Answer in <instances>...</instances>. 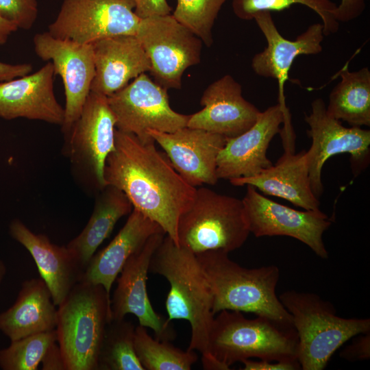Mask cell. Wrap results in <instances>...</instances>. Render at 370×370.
I'll return each mask as SVG.
<instances>
[{
    "label": "cell",
    "instance_id": "cell-20",
    "mask_svg": "<svg viewBox=\"0 0 370 370\" xmlns=\"http://www.w3.org/2000/svg\"><path fill=\"white\" fill-rule=\"evenodd\" d=\"M54 69L48 61L36 72L0 83V118H25L62 125L64 108L54 93Z\"/></svg>",
    "mask_w": 370,
    "mask_h": 370
},
{
    "label": "cell",
    "instance_id": "cell-33",
    "mask_svg": "<svg viewBox=\"0 0 370 370\" xmlns=\"http://www.w3.org/2000/svg\"><path fill=\"white\" fill-rule=\"evenodd\" d=\"M37 0H0V16L18 29L28 30L38 17Z\"/></svg>",
    "mask_w": 370,
    "mask_h": 370
},
{
    "label": "cell",
    "instance_id": "cell-6",
    "mask_svg": "<svg viewBox=\"0 0 370 370\" xmlns=\"http://www.w3.org/2000/svg\"><path fill=\"white\" fill-rule=\"evenodd\" d=\"M278 297L292 317L302 370L323 369L346 341L370 330V319L338 317L330 302L314 293L287 291Z\"/></svg>",
    "mask_w": 370,
    "mask_h": 370
},
{
    "label": "cell",
    "instance_id": "cell-7",
    "mask_svg": "<svg viewBox=\"0 0 370 370\" xmlns=\"http://www.w3.org/2000/svg\"><path fill=\"white\" fill-rule=\"evenodd\" d=\"M250 234L242 199L206 188H196L193 202L180 217L177 245L195 254L210 250L230 253Z\"/></svg>",
    "mask_w": 370,
    "mask_h": 370
},
{
    "label": "cell",
    "instance_id": "cell-12",
    "mask_svg": "<svg viewBox=\"0 0 370 370\" xmlns=\"http://www.w3.org/2000/svg\"><path fill=\"white\" fill-rule=\"evenodd\" d=\"M134 0H63L49 25L53 36L80 44L123 34L135 35L140 18Z\"/></svg>",
    "mask_w": 370,
    "mask_h": 370
},
{
    "label": "cell",
    "instance_id": "cell-1",
    "mask_svg": "<svg viewBox=\"0 0 370 370\" xmlns=\"http://www.w3.org/2000/svg\"><path fill=\"white\" fill-rule=\"evenodd\" d=\"M104 179L177 245L179 218L193 202L197 188L180 176L153 138L143 143L116 129L115 148L106 159Z\"/></svg>",
    "mask_w": 370,
    "mask_h": 370
},
{
    "label": "cell",
    "instance_id": "cell-11",
    "mask_svg": "<svg viewBox=\"0 0 370 370\" xmlns=\"http://www.w3.org/2000/svg\"><path fill=\"white\" fill-rule=\"evenodd\" d=\"M304 120L309 125L307 134L312 139L310 149L306 151L310 186L314 196L319 199L323 193L322 169L332 156L349 153L355 175L368 166L370 130L343 126L341 121L327 114L325 103L321 98L312 101L310 112L305 114Z\"/></svg>",
    "mask_w": 370,
    "mask_h": 370
},
{
    "label": "cell",
    "instance_id": "cell-19",
    "mask_svg": "<svg viewBox=\"0 0 370 370\" xmlns=\"http://www.w3.org/2000/svg\"><path fill=\"white\" fill-rule=\"evenodd\" d=\"M242 86L229 75L211 83L204 91L203 109L190 115L186 126L233 138L250 129L261 112L247 101Z\"/></svg>",
    "mask_w": 370,
    "mask_h": 370
},
{
    "label": "cell",
    "instance_id": "cell-36",
    "mask_svg": "<svg viewBox=\"0 0 370 370\" xmlns=\"http://www.w3.org/2000/svg\"><path fill=\"white\" fill-rule=\"evenodd\" d=\"M243 370H297L301 367L297 360L269 361L260 360L259 361L245 359L241 361Z\"/></svg>",
    "mask_w": 370,
    "mask_h": 370
},
{
    "label": "cell",
    "instance_id": "cell-30",
    "mask_svg": "<svg viewBox=\"0 0 370 370\" xmlns=\"http://www.w3.org/2000/svg\"><path fill=\"white\" fill-rule=\"evenodd\" d=\"M294 4L305 5L319 16L325 36L338 30L339 23L334 16L337 4L331 0H232V5L238 18L249 21L258 12L282 11Z\"/></svg>",
    "mask_w": 370,
    "mask_h": 370
},
{
    "label": "cell",
    "instance_id": "cell-27",
    "mask_svg": "<svg viewBox=\"0 0 370 370\" xmlns=\"http://www.w3.org/2000/svg\"><path fill=\"white\" fill-rule=\"evenodd\" d=\"M341 81L329 95L326 112L351 126H370V71L363 67L350 72L341 70Z\"/></svg>",
    "mask_w": 370,
    "mask_h": 370
},
{
    "label": "cell",
    "instance_id": "cell-13",
    "mask_svg": "<svg viewBox=\"0 0 370 370\" xmlns=\"http://www.w3.org/2000/svg\"><path fill=\"white\" fill-rule=\"evenodd\" d=\"M242 201L249 232L256 237L290 236L304 243L320 258H328L323 234L331 221L320 210L293 209L269 199L251 185H247Z\"/></svg>",
    "mask_w": 370,
    "mask_h": 370
},
{
    "label": "cell",
    "instance_id": "cell-40",
    "mask_svg": "<svg viewBox=\"0 0 370 370\" xmlns=\"http://www.w3.org/2000/svg\"><path fill=\"white\" fill-rule=\"evenodd\" d=\"M18 29L13 23L0 16V47L5 44L12 34Z\"/></svg>",
    "mask_w": 370,
    "mask_h": 370
},
{
    "label": "cell",
    "instance_id": "cell-2",
    "mask_svg": "<svg viewBox=\"0 0 370 370\" xmlns=\"http://www.w3.org/2000/svg\"><path fill=\"white\" fill-rule=\"evenodd\" d=\"M149 271L163 276L170 284L165 306L167 322L188 321L191 336L188 350L201 354L203 368L218 370L208 352V338L214 318L213 297L196 255L177 245L168 235L155 251Z\"/></svg>",
    "mask_w": 370,
    "mask_h": 370
},
{
    "label": "cell",
    "instance_id": "cell-38",
    "mask_svg": "<svg viewBox=\"0 0 370 370\" xmlns=\"http://www.w3.org/2000/svg\"><path fill=\"white\" fill-rule=\"evenodd\" d=\"M32 65L29 63L8 64L0 62V83L31 73Z\"/></svg>",
    "mask_w": 370,
    "mask_h": 370
},
{
    "label": "cell",
    "instance_id": "cell-14",
    "mask_svg": "<svg viewBox=\"0 0 370 370\" xmlns=\"http://www.w3.org/2000/svg\"><path fill=\"white\" fill-rule=\"evenodd\" d=\"M35 53L53 64L54 73L62 78L66 103L61 125L64 137L79 116L90 92L95 67L92 44H80L51 36L48 32L33 38Z\"/></svg>",
    "mask_w": 370,
    "mask_h": 370
},
{
    "label": "cell",
    "instance_id": "cell-25",
    "mask_svg": "<svg viewBox=\"0 0 370 370\" xmlns=\"http://www.w3.org/2000/svg\"><path fill=\"white\" fill-rule=\"evenodd\" d=\"M57 308L42 278L24 281L14 304L0 313V331L11 341L55 330Z\"/></svg>",
    "mask_w": 370,
    "mask_h": 370
},
{
    "label": "cell",
    "instance_id": "cell-31",
    "mask_svg": "<svg viewBox=\"0 0 370 370\" xmlns=\"http://www.w3.org/2000/svg\"><path fill=\"white\" fill-rule=\"evenodd\" d=\"M56 343V329L12 341L8 347L0 350V367L3 370H37Z\"/></svg>",
    "mask_w": 370,
    "mask_h": 370
},
{
    "label": "cell",
    "instance_id": "cell-24",
    "mask_svg": "<svg viewBox=\"0 0 370 370\" xmlns=\"http://www.w3.org/2000/svg\"><path fill=\"white\" fill-rule=\"evenodd\" d=\"M293 152L285 148L275 165L255 176L232 179L230 182L236 186H253L264 195L284 199L305 210H319V199L310 186L306 151Z\"/></svg>",
    "mask_w": 370,
    "mask_h": 370
},
{
    "label": "cell",
    "instance_id": "cell-22",
    "mask_svg": "<svg viewBox=\"0 0 370 370\" xmlns=\"http://www.w3.org/2000/svg\"><path fill=\"white\" fill-rule=\"evenodd\" d=\"M9 232L29 251L54 304L60 305L79 282L82 267L66 246L56 245L46 235L33 232L19 219L12 221Z\"/></svg>",
    "mask_w": 370,
    "mask_h": 370
},
{
    "label": "cell",
    "instance_id": "cell-41",
    "mask_svg": "<svg viewBox=\"0 0 370 370\" xmlns=\"http://www.w3.org/2000/svg\"><path fill=\"white\" fill-rule=\"evenodd\" d=\"M6 273V267L5 263L0 260V284L2 282Z\"/></svg>",
    "mask_w": 370,
    "mask_h": 370
},
{
    "label": "cell",
    "instance_id": "cell-15",
    "mask_svg": "<svg viewBox=\"0 0 370 370\" xmlns=\"http://www.w3.org/2000/svg\"><path fill=\"white\" fill-rule=\"evenodd\" d=\"M166 233L152 235L143 247L125 262L112 299H110L111 321L125 319L127 314H134L139 325L153 330L156 339H174V329L153 308L147 290V273L151 258Z\"/></svg>",
    "mask_w": 370,
    "mask_h": 370
},
{
    "label": "cell",
    "instance_id": "cell-37",
    "mask_svg": "<svg viewBox=\"0 0 370 370\" xmlns=\"http://www.w3.org/2000/svg\"><path fill=\"white\" fill-rule=\"evenodd\" d=\"M340 356L349 360H365L370 356V335L365 333V335L359 337L351 345L345 348Z\"/></svg>",
    "mask_w": 370,
    "mask_h": 370
},
{
    "label": "cell",
    "instance_id": "cell-34",
    "mask_svg": "<svg viewBox=\"0 0 370 370\" xmlns=\"http://www.w3.org/2000/svg\"><path fill=\"white\" fill-rule=\"evenodd\" d=\"M134 12L141 19L170 14L172 8L166 0H134Z\"/></svg>",
    "mask_w": 370,
    "mask_h": 370
},
{
    "label": "cell",
    "instance_id": "cell-8",
    "mask_svg": "<svg viewBox=\"0 0 370 370\" xmlns=\"http://www.w3.org/2000/svg\"><path fill=\"white\" fill-rule=\"evenodd\" d=\"M115 131L107 97L90 91L63 145L75 181L88 195H95L106 186L104 168L115 148Z\"/></svg>",
    "mask_w": 370,
    "mask_h": 370
},
{
    "label": "cell",
    "instance_id": "cell-9",
    "mask_svg": "<svg viewBox=\"0 0 370 370\" xmlns=\"http://www.w3.org/2000/svg\"><path fill=\"white\" fill-rule=\"evenodd\" d=\"M135 35L154 82L167 90L180 89L184 71L201 61L202 40L172 14L141 18Z\"/></svg>",
    "mask_w": 370,
    "mask_h": 370
},
{
    "label": "cell",
    "instance_id": "cell-18",
    "mask_svg": "<svg viewBox=\"0 0 370 370\" xmlns=\"http://www.w3.org/2000/svg\"><path fill=\"white\" fill-rule=\"evenodd\" d=\"M258 27L264 36L267 47L254 56L251 68L261 77L274 78L278 84V103L288 111L285 103L284 86L294 60L301 55H316L323 50V25H310L295 40L284 38L279 32L270 12H260L254 16Z\"/></svg>",
    "mask_w": 370,
    "mask_h": 370
},
{
    "label": "cell",
    "instance_id": "cell-16",
    "mask_svg": "<svg viewBox=\"0 0 370 370\" xmlns=\"http://www.w3.org/2000/svg\"><path fill=\"white\" fill-rule=\"evenodd\" d=\"M291 120L278 103L261 112L255 124L244 133L226 142L217 159L219 180H232L258 175L273 164L267 151L273 138L280 133V125Z\"/></svg>",
    "mask_w": 370,
    "mask_h": 370
},
{
    "label": "cell",
    "instance_id": "cell-5",
    "mask_svg": "<svg viewBox=\"0 0 370 370\" xmlns=\"http://www.w3.org/2000/svg\"><path fill=\"white\" fill-rule=\"evenodd\" d=\"M110 321V296L103 286L77 282L57 308V343L66 370H98Z\"/></svg>",
    "mask_w": 370,
    "mask_h": 370
},
{
    "label": "cell",
    "instance_id": "cell-32",
    "mask_svg": "<svg viewBox=\"0 0 370 370\" xmlns=\"http://www.w3.org/2000/svg\"><path fill=\"white\" fill-rule=\"evenodd\" d=\"M227 0H177L173 16L208 47L213 44L212 27Z\"/></svg>",
    "mask_w": 370,
    "mask_h": 370
},
{
    "label": "cell",
    "instance_id": "cell-4",
    "mask_svg": "<svg viewBox=\"0 0 370 370\" xmlns=\"http://www.w3.org/2000/svg\"><path fill=\"white\" fill-rule=\"evenodd\" d=\"M218 313L209 334L208 352L221 370L251 358L298 361L294 326L260 316L249 319L239 311L223 310Z\"/></svg>",
    "mask_w": 370,
    "mask_h": 370
},
{
    "label": "cell",
    "instance_id": "cell-3",
    "mask_svg": "<svg viewBox=\"0 0 370 370\" xmlns=\"http://www.w3.org/2000/svg\"><path fill=\"white\" fill-rule=\"evenodd\" d=\"M228 254L210 250L195 254L211 289L214 314L223 310L251 312L293 326L291 314L275 292L279 268H245L232 260Z\"/></svg>",
    "mask_w": 370,
    "mask_h": 370
},
{
    "label": "cell",
    "instance_id": "cell-28",
    "mask_svg": "<svg viewBox=\"0 0 370 370\" xmlns=\"http://www.w3.org/2000/svg\"><path fill=\"white\" fill-rule=\"evenodd\" d=\"M134 344L144 370H190L198 360L195 351H183L169 341L153 339L140 325L135 328Z\"/></svg>",
    "mask_w": 370,
    "mask_h": 370
},
{
    "label": "cell",
    "instance_id": "cell-17",
    "mask_svg": "<svg viewBox=\"0 0 370 370\" xmlns=\"http://www.w3.org/2000/svg\"><path fill=\"white\" fill-rule=\"evenodd\" d=\"M147 134L162 148L174 169L189 185L196 188L217 184V159L225 144V137L187 126L173 132L149 130Z\"/></svg>",
    "mask_w": 370,
    "mask_h": 370
},
{
    "label": "cell",
    "instance_id": "cell-21",
    "mask_svg": "<svg viewBox=\"0 0 370 370\" xmlns=\"http://www.w3.org/2000/svg\"><path fill=\"white\" fill-rule=\"evenodd\" d=\"M91 44L95 67L91 92L110 97L151 70L150 61L136 35H118Z\"/></svg>",
    "mask_w": 370,
    "mask_h": 370
},
{
    "label": "cell",
    "instance_id": "cell-26",
    "mask_svg": "<svg viewBox=\"0 0 370 370\" xmlns=\"http://www.w3.org/2000/svg\"><path fill=\"white\" fill-rule=\"evenodd\" d=\"M95 196L93 211L86 225L66 245L84 270L117 221L133 209L125 194L112 185L106 184Z\"/></svg>",
    "mask_w": 370,
    "mask_h": 370
},
{
    "label": "cell",
    "instance_id": "cell-29",
    "mask_svg": "<svg viewBox=\"0 0 370 370\" xmlns=\"http://www.w3.org/2000/svg\"><path fill=\"white\" fill-rule=\"evenodd\" d=\"M132 322L111 321L107 325L98 358V370H144L134 349Z\"/></svg>",
    "mask_w": 370,
    "mask_h": 370
},
{
    "label": "cell",
    "instance_id": "cell-10",
    "mask_svg": "<svg viewBox=\"0 0 370 370\" xmlns=\"http://www.w3.org/2000/svg\"><path fill=\"white\" fill-rule=\"evenodd\" d=\"M107 98L116 129L134 134L143 143L152 139L149 130L173 132L186 127L190 117L173 110L167 89L145 73Z\"/></svg>",
    "mask_w": 370,
    "mask_h": 370
},
{
    "label": "cell",
    "instance_id": "cell-23",
    "mask_svg": "<svg viewBox=\"0 0 370 370\" xmlns=\"http://www.w3.org/2000/svg\"><path fill=\"white\" fill-rule=\"evenodd\" d=\"M160 232L164 231L157 223L133 208L113 240L93 255L79 282L101 285L110 296L112 285L127 260L140 251L152 235Z\"/></svg>",
    "mask_w": 370,
    "mask_h": 370
},
{
    "label": "cell",
    "instance_id": "cell-35",
    "mask_svg": "<svg viewBox=\"0 0 370 370\" xmlns=\"http://www.w3.org/2000/svg\"><path fill=\"white\" fill-rule=\"evenodd\" d=\"M366 0H341L334 11V18L340 23L353 21L362 14Z\"/></svg>",
    "mask_w": 370,
    "mask_h": 370
},
{
    "label": "cell",
    "instance_id": "cell-39",
    "mask_svg": "<svg viewBox=\"0 0 370 370\" xmlns=\"http://www.w3.org/2000/svg\"><path fill=\"white\" fill-rule=\"evenodd\" d=\"M41 363L43 370H66L58 344L56 343L49 348Z\"/></svg>",
    "mask_w": 370,
    "mask_h": 370
}]
</instances>
